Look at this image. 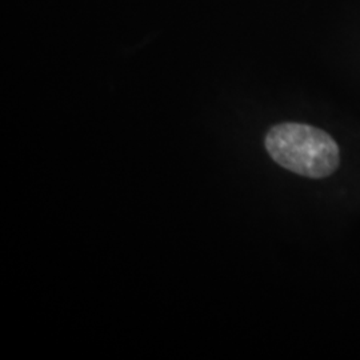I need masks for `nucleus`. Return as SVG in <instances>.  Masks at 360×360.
<instances>
[{"label":"nucleus","instance_id":"obj_1","mask_svg":"<svg viewBox=\"0 0 360 360\" xmlns=\"http://www.w3.org/2000/svg\"><path fill=\"white\" fill-rule=\"evenodd\" d=\"M266 150L282 167L311 179L333 175L339 167V147L323 129L282 123L269 131Z\"/></svg>","mask_w":360,"mask_h":360}]
</instances>
